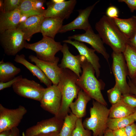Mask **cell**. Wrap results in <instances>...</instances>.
Listing matches in <instances>:
<instances>
[{
	"mask_svg": "<svg viewBox=\"0 0 136 136\" xmlns=\"http://www.w3.org/2000/svg\"><path fill=\"white\" fill-rule=\"evenodd\" d=\"M95 28L104 43L110 46L113 51L123 53L128 40L114 23L112 19L103 15L95 25Z\"/></svg>",
	"mask_w": 136,
	"mask_h": 136,
	"instance_id": "obj_1",
	"label": "cell"
},
{
	"mask_svg": "<svg viewBox=\"0 0 136 136\" xmlns=\"http://www.w3.org/2000/svg\"><path fill=\"white\" fill-rule=\"evenodd\" d=\"M62 69V72L57 85L61 93V101L58 116L64 120L70 112V106L74 99L77 98L81 89L77 83L78 76L67 69Z\"/></svg>",
	"mask_w": 136,
	"mask_h": 136,
	"instance_id": "obj_2",
	"label": "cell"
},
{
	"mask_svg": "<svg viewBox=\"0 0 136 136\" xmlns=\"http://www.w3.org/2000/svg\"><path fill=\"white\" fill-rule=\"evenodd\" d=\"M81 68L82 72L78 79V85L91 98L107 106V103L101 92L105 86V83L95 77L93 67L86 58L82 63Z\"/></svg>",
	"mask_w": 136,
	"mask_h": 136,
	"instance_id": "obj_3",
	"label": "cell"
},
{
	"mask_svg": "<svg viewBox=\"0 0 136 136\" xmlns=\"http://www.w3.org/2000/svg\"><path fill=\"white\" fill-rule=\"evenodd\" d=\"M90 112V117L86 118L83 122L84 127L92 130L93 136H103L108 128L107 124L110 109L107 106L93 100Z\"/></svg>",
	"mask_w": 136,
	"mask_h": 136,
	"instance_id": "obj_4",
	"label": "cell"
},
{
	"mask_svg": "<svg viewBox=\"0 0 136 136\" xmlns=\"http://www.w3.org/2000/svg\"><path fill=\"white\" fill-rule=\"evenodd\" d=\"M62 47L61 43L55 41L54 39L43 37L41 40L33 43L26 42L24 48L31 50L36 53L39 59L45 61L55 62L59 61L56 54L61 51Z\"/></svg>",
	"mask_w": 136,
	"mask_h": 136,
	"instance_id": "obj_5",
	"label": "cell"
},
{
	"mask_svg": "<svg viewBox=\"0 0 136 136\" xmlns=\"http://www.w3.org/2000/svg\"><path fill=\"white\" fill-rule=\"evenodd\" d=\"M26 41L23 33L17 29L7 30L0 33L1 45L8 56L17 54L24 48Z\"/></svg>",
	"mask_w": 136,
	"mask_h": 136,
	"instance_id": "obj_6",
	"label": "cell"
},
{
	"mask_svg": "<svg viewBox=\"0 0 136 136\" xmlns=\"http://www.w3.org/2000/svg\"><path fill=\"white\" fill-rule=\"evenodd\" d=\"M112 70L115 81L122 94L130 93L129 86L127 82L128 70L122 53L113 51Z\"/></svg>",
	"mask_w": 136,
	"mask_h": 136,
	"instance_id": "obj_7",
	"label": "cell"
},
{
	"mask_svg": "<svg viewBox=\"0 0 136 136\" xmlns=\"http://www.w3.org/2000/svg\"><path fill=\"white\" fill-rule=\"evenodd\" d=\"M12 87L14 92L19 95L39 101L45 89L34 81L23 78L14 83Z\"/></svg>",
	"mask_w": 136,
	"mask_h": 136,
	"instance_id": "obj_8",
	"label": "cell"
},
{
	"mask_svg": "<svg viewBox=\"0 0 136 136\" xmlns=\"http://www.w3.org/2000/svg\"><path fill=\"white\" fill-rule=\"evenodd\" d=\"M27 112L26 108L21 105L10 109L0 104V132L17 127Z\"/></svg>",
	"mask_w": 136,
	"mask_h": 136,
	"instance_id": "obj_9",
	"label": "cell"
},
{
	"mask_svg": "<svg viewBox=\"0 0 136 136\" xmlns=\"http://www.w3.org/2000/svg\"><path fill=\"white\" fill-rule=\"evenodd\" d=\"M61 101V94L58 85H53L45 88L40 102L42 109L57 116Z\"/></svg>",
	"mask_w": 136,
	"mask_h": 136,
	"instance_id": "obj_10",
	"label": "cell"
},
{
	"mask_svg": "<svg viewBox=\"0 0 136 136\" xmlns=\"http://www.w3.org/2000/svg\"><path fill=\"white\" fill-rule=\"evenodd\" d=\"M63 121L64 120L55 116L42 120L27 128L25 132L23 133L22 136H35L51 132H59Z\"/></svg>",
	"mask_w": 136,
	"mask_h": 136,
	"instance_id": "obj_11",
	"label": "cell"
},
{
	"mask_svg": "<svg viewBox=\"0 0 136 136\" xmlns=\"http://www.w3.org/2000/svg\"><path fill=\"white\" fill-rule=\"evenodd\" d=\"M77 3L76 0H70L58 3L51 1L47 3V8L43 15L45 18H56L63 20L67 19L73 12Z\"/></svg>",
	"mask_w": 136,
	"mask_h": 136,
	"instance_id": "obj_12",
	"label": "cell"
},
{
	"mask_svg": "<svg viewBox=\"0 0 136 136\" xmlns=\"http://www.w3.org/2000/svg\"><path fill=\"white\" fill-rule=\"evenodd\" d=\"M68 38L89 44L97 52L101 54L109 63L110 55L104 46V43L99 35L95 34L91 27L84 33L70 36Z\"/></svg>",
	"mask_w": 136,
	"mask_h": 136,
	"instance_id": "obj_13",
	"label": "cell"
},
{
	"mask_svg": "<svg viewBox=\"0 0 136 136\" xmlns=\"http://www.w3.org/2000/svg\"><path fill=\"white\" fill-rule=\"evenodd\" d=\"M99 1L84 9L78 10L79 15L73 21L66 25H62L58 33H62L75 29H83L86 31L91 27L88 18L91 13Z\"/></svg>",
	"mask_w": 136,
	"mask_h": 136,
	"instance_id": "obj_14",
	"label": "cell"
},
{
	"mask_svg": "<svg viewBox=\"0 0 136 136\" xmlns=\"http://www.w3.org/2000/svg\"><path fill=\"white\" fill-rule=\"evenodd\" d=\"M61 51L63 56L58 66L62 69L70 70L80 77L82 72L81 69L82 63L86 58L85 57L80 54L77 55L72 54L69 51L66 43H64L62 45Z\"/></svg>",
	"mask_w": 136,
	"mask_h": 136,
	"instance_id": "obj_15",
	"label": "cell"
},
{
	"mask_svg": "<svg viewBox=\"0 0 136 136\" xmlns=\"http://www.w3.org/2000/svg\"><path fill=\"white\" fill-rule=\"evenodd\" d=\"M28 58L31 62L35 63L41 69L53 85H58L62 72V69L58 65L59 61L55 62L45 61L32 55H30Z\"/></svg>",
	"mask_w": 136,
	"mask_h": 136,
	"instance_id": "obj_16",
	"label": "cell"
},
{
	"mask_svg": "<svg viewBox=\"0 0 136 136\" xmlns=\"http://www.w3.org/2000/svg\"><path fill=\"white\" fill-rule=\"evenodd\" d=\"M63 42L71 44L74 46L78 51L80 55L85 57L93 67L97 78H98L100 75V65L99 58L95 53V50L89 48L83 43L76 40L73 41L68 39L63 41Z\"/></svg>",
	"mask_w": 136,
	"mask_h": 136,
	"instance_id": "obj_17",
	"label": "cell"
},
{
	"mask_svg": "<svg viewBox=\"0 0 136 136\" xmlns=\"http://www.w3.org/2000/svg\"><path fill=\"white\" fill-rule=\"evenodd\" d=\"M46 1L44 0H22L18 8L21 16L20 23L30 16L43 15L45 9L43 6Z\"/></svg>",
	"mask_w": 136,
	"mask_h": 136,
	"instance_id": "obj_18",
	"label": "cell"
},
{
	"mask_svg": "<svg viewBox=\"0 0 136 136\" xmlns=\"http://www.w3.org/2000/svg\"><path fill=\"white\" fill-rule=\"evenodd\" d=\"M45 18L43 15L30 16L20 23L17 29L23 33L25 40L29 41L33 34L40 32L41 24Z\"/></svg>",
	"mask_w": 136,
	"mask_h": 136,
	"instance_id": "obj_19",
	"label": "cell"
},
{
	"mask_svg": "<svg viewBox=\"0 0 136 136\" xmlns=\"http://www.w3.org/2000/svg\"><path fill=\"white\" fill-rule=\"evenodd\" d=\"M21 15L18 9L10 12H1L0 33L8 30L17 29L19 24Z\"/></svg>",
	"mask_w": 136,
	"mask_h": 136,
	"instance_id": "obj_20",
	"label": "cell"
},
{
	"mask_svg": "<svg viewBox=\"0 0 136 136\" xmlns=\"http://www.w3.org/2000/svg\"><path fill=\"white\" fill-rule=\"evenodd\" d=\"M63 21L58 18H45L40 27V32L43 37L54 39L62 26Z\"/></svg>",
	"mask_w": 136,
	"mask_h": 136,
	"instance_id": "obj_21",
	"label": "cell"
},
{
	"mask_svg": "<svg viewBox=\"0 0 136 136\" xmlns=\"http://www.w3.org/2000/svg\"><path fill=\"white\" fill-rule=\"evenodd\" d=\"M16 62L20 63L25 66L35 76L43 83L47 87L52 85L51 81L47 77L41 69L36 65H34L27 61L23 54H17L14 59Z\"/></svg>",
	"mask_w": 136,
	"mask_h": 136,
	"instance_id": "obj_22",
	"label": "cell"
},
{
	"mask_svg": "<svg viewBox=\"0 0 136 136\" xmlns=\"http://www.w3.org/2000/svg\"><path fill=\"white\" fill-rule=\"evenodd\" d=\"M91 99V98L81 89L76 100L70 105L71 112L78 118H82L86 115L87 104Z\"/></svg>",
	"mask_w": 136,
	"mask_h": 136,
	"instance_id": "obj_23",
	"label": "cell"
},
{
	"mask_svg": "<svg viewBox=\"0 0 136 136\" xmlns=\"http://www.w3.org/2000/svg\"><path fill=\"white\" fill-rule=\"evenodd\" d=\"M116 25L128 40L134 36L136 31V16L127 19L118 17L112 19Z\"/></svg>",
	"mask_w": 136,
	"mask_h": 136,
	"instance_id": "obj_24",
	"label": "cell"
},
{
	"mask_svg": "<svg viewBox=\"0 0 136 136\" xmlns=\"http://www.w3.org/2000/svg\"><path fill=\"white\" fill-rule=\"evenodd\" d=\"M136 111V108L130 106L121 99L117 103L112 105L110 109L109 118L126 117L133 114Z\"/></svg>",
	"mask_w": 136,
	"mask_h": 136,
	"instance_id": "obj_25",
	"label": "cell"
},
{
	"mask_svg": "<svg viewBox=\"0 0 136 136\" xmlns=\"http://www.w3.org/2000/svg\"><path fill=\"white\" fill-rule=\"evenodd\" d=\"M20 68L16 67L11 62H0V82H5L14 78L21 72Z\"/></svg>",
	"mask_w": 136,
	"mask_h": 136,
	"instance_id": "obj_26",
	"label": "cell"
},
{
	"mask_svg": "<svg viewBox=\"0 0 136 136\" xmlns=\"http://www.w3.org/2000/svg\"><path fill=\"white\" fill-rule=\"evenodd\" d=\"M123 53L128 68V76L132 79L136 76V50L128 44Z\"/></svg>",
	"mask_w": 136,
	"mask_h": 136,
	"instance_id": "obj_27",
	"label": "cell"
},
{
	"mask_svg": "<svg viewBox=\"0 0 136 136\" xmlns=\"http://www.w3.org/2000/svg\"><path fill=\"white\" fill-rule=\"evenodd\" d=\"M133 113L126 117L116 118H109L107 122L108 128L114 130L125 127L134 122Z\"/></svg>",
	"mask_w": 136,
	"mask_h": 136,
	"instance_id": "obj_28",
	"label": "cell"
},
{
	"mask_svg": "<svg viewBox=\"0 0 136 136\" xmlns=\"http://www.w3.org/2000/svg\"><path fill=\"white\" fill-rule=\"evenodd\" d=\"M78 118L72 112L65 117L63 123L59 132L60 136H71L75 129Z\"/></svg>",
	"mask_w": 136,
	"mask_h": 136,
	"instance_id": "obj_29",
	"label": "cell"
},
{
	"mask_svg": "<svg viewBox=\"0 0 136 136\" xmlns=\"http://www.w3.org/2000/svg\"><path fill=\"white\" fill-rule=\"evenodd\" d=\"M107 93L109 101L112 105L116 104L121 99L122 93L116 83L113 87L107 91Z\"/></svg>",
	"mask_w": 136,
	"mask_h": 136,
	"instance_id": "obj_30",
	"label": "cell"
},
{
	"mask_svg": "<svg viewBox=\"0 0 136 136\" xmlns=\"http://www.w3.org/2000/svg\"><path fill=\"white\" fill-rule=\"evenodd\" d=\"M90 130L84 128L82 118L77 119L76 127L73 131L71 136H91Z\"/></svg>",
	"mask_w": 136,
	"mask_h": 136,
	"instance_id": "obj_31",
	"label": "cell"
},
{
	"mask_svg": "<svg viewBox=\"0 0 136 136\" xmlns=\"http://www.w3.org/2000/svg\"><path fill=\"white\" fill-rule=\"evenodd\" d=\"M22 0H4L3 11L6 12H11L18 9Z\"/></svg>",
	"mask_w": 136,
	"mask_h": 136,
	"instance_id": "obj_32",
	"label": "cell"
},
{
	"mask_svg": "<svg viewBox=\"0 0 136 136\" xmlns=\"http://www.w3.org/2000/svg\"><path fill=\"white\" fill-rule=\"evenodd\" d=\"M121 99L130 106L136 108V95L130 93L123 94Z\"/></svg>",
	"mask_w": 136,
	"mask_h": 136,
	"instance_id": "obj_33",
	"label": "cell"
},
{
	"mask_svg": "<svg viewBox=\"0 0 136 136\" xmlns=\"http://www.w3.org/2000/svg\"><path fill=\"white\" fill-rule=\"evenodd\" d=\"M22 78V76L20 75L15 77L12 79L6 82H0V90L12 86L15 83Z\"/></svg>",
	"mask_w": 136,
	"mask_h": 136,
	"instance_id": "obj_34",
	"label": "cell"
},
{
	"mask_svg": "<svg viewBox=\"0 0 136 136\" xmlns=\"http://www.w3.org/2000/svg\"><path fill=\"white\" fill-rule=\"evenodd\" d=\"M106 14L107 16L112 19L118 18L119 16V11L116 7L111 6L107 9Z\"/></svg>",
	"mask_w": 136,
	"mask_h": 136,
	"instance_id": "obj_35",
	"label": "cell"
},
{
	"mask_svg": "<svg viewBox=\"0 0 136 136\" xmlns=\"http://www.w3.org/2000/svg\"><path fill=\"white\" fill-rule=\"evenodd\" d=\"M127 136H136V124L134 123L125 127Z\"/></svg>",
	"mask_w": 136,
	"mask_h": 136,
	"instance_id": "obj_36",
	"label": "cell"
},
{
	"mask_svg": "<svg viewBox=\"0 0 136 136\" xmlns=\"http://www.w3.org/2000/svg\"><path fill=\"white\" fill-rule=\"evenodd\" d=\"M118 1L119 2L125 3L131 12H133L136 10V0H119Z\"/></svg>",
	"mask_w": 136,
	"mask_h": 136,
	"instance_id": "obj_37",
	"label": "cell"
},
{
	"mask_svg": "<svg viewBox=\"0 0 136 136\" xmlns=\"http://www.w3.org/2000/svg\"><path fill=\"white\" fill-rule=\"evenodd\" d=\"M115 136H127L126 132L125 127L113 130Z\"/></svg>",
	"mask_w": 136,
	"mask_h": 136,
	"instance_id": "obj_38",
	"label": "cell"
},
{
	"mask_svg": "<svg viewBox=\"0 0 136 136\" xmlns=\"http://www.w3.org/2000/svg\"><path fill=\"white\" fill-rule=\"evenodd\" d=\"M127 77L128 80L127 82L130 87V93L136 95V86L133 84L128 76Z\"/></svg>",
	"mask_w": 136,
	"mask_h": 136,
	"instance_id": "obj_39",
	"label": "cell"
},
{
	"mask_svg": "<svg viewBox=\"0 0 136 136\" xmlns=\"http://www.w3.org/2000/svg\"><path fill=\"white\" fill-rule=\"evenodd\" d=\"M20 131L17 127H14L11 130L9 136H20Z\"/></svg>",
	"mask_w": 136,
	"mask_h": 136,
	"instance_id": "obj_40",
	"label": "cell"
},
{
	"mask_svg": "<svg viewBox=\"0 0 136 136\" xmlns=\"http://www.w3.org/2000/svg\"><path fill=\"white\" fill-rule=\"evenodd\" d=\"M129 44L136 50V31L133 37L129 40Z\"/></svg>",
	"mask_w": 136,
	"mask_h": 136,
	"instance_id": "obj_41",
	"label": "cell"
},
{
	"mask_svg": "<svg viewBox=\"0 0 136 136\" xmlns=\"http://www.w3.org/2000/svg\"><path fill=\"white\" fill-rule=\"evenodd\" d=\"M35 136H60L59 132H53L39 134Z\"/></svg>",
	"mask_w": 136,
	"mask_h": 136,
	"instance_id": "obj_42",
	"label": "cell"
},
{
	"mask_svg": "<svg viewBox=\"0 0 136 136\" xmlns=\"http://www.w3.org/2000/svg\"><path fill=\"white\" fill-rule=\"evenodd\" d=\"M104 135V136H115L113 130L108 128L105 131Z\"/></svg>",
	"mask_w": 136,
	"mask_h": 136,
	"instance_id": "obj_43",
	"label": "cell"
},
{
	"mask_svg": "<svg viewBox=\"0 0 136 136\" xmlns=\"http://www.w3.org/2000/svg\"><path fill=\"white\" fill-rule=\"evenodd\" d=\"M11 130L3 131L0 132V136H9Z\"/></svg>",
	"mask_w": 136,
	"mask_h": 136,
	"instance_id": "obj_44",
	"label": "cell"
},
{
	"mask_svg": "<svg viewBox=\"0 0 136 136\" xmlns=\"http://www.w3.org/2000/svg\"><path fill=\"white\" fill-rule=\"evenodd\" d=\"M4 0H0V10L1 12L3 11V6Z\"/></svg>",
	"mask_w": 136,
	"mask_h": 136,
	"instance_id": "obj_45",
	"label": "cell"
},
{
	"mask_svg": "<svg viewBox=\"0 0 136 136\" xmlns=\"http://www.w3.org/2000/svg\"><path fill=\"white\" fill-rule=\"evenodd\" d=\"M65 0H52L51 1L53 3H58L63 2Z\"/></svg>",
	"mask_w": 136,
	"mask_h": 136,
	"instance_id": "obj_46",
	"label": "cell"
},
{
	"mask_svg": "<svg viewBox=\"0 0 136 136\" xmlns=\"http://www.w3.org/2000/svg\"><path fill=\"white\" fill-rule=\"evenodd\" d=\"M131 80L133 84L136 86V76L134 78Z\"/></svg>",
	"mask_w": 136,
	"mask_h": 136,
	"instance_id": "obj_47",
	"label": "cell"
},
{
	"mask_svg": "<svg viewBox=\"0 0 136 136\" xmlns=\"http://www.w3.org/2000/svg\"><path fill=\"white\" fill-rule=\"evenodd\" d=\"M134 118L135 121H136V111L133 113Z\"/></svg>",
	"mask_w": 136,
	"mask_h": 136,
	"instance_id": "obj_48",
	"label": "cell"
},
{
	"mask_svg": "<svg viewBox=\"0 0 136 136\" xmlns=\"http://www.w3.org/2000/svg\"><path fill=\"white\" fill-rule=\"evenodd\" d=\"M103 136H104V135Z\"/></svg>",
	"mask_w": 136,
	"mask_h": 136,
	"instance_id": "obj_49",
	"label": "cell"
}]
</instances>
